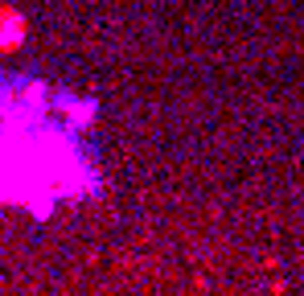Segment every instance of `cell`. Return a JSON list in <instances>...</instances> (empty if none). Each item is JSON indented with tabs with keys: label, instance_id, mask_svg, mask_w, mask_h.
Wrapping results in <instances>:
<instances>
[{
	"label": "cell",
	"instance_id": "cell-1",
	"mask_svg": "<svg viewBox=\"0 0 304 296\" xmlns=\"http://www.w3.org/2000/svg\"><path fill=\"white\" fill-rule=\"evenodd\" d=\"M25 41V17L17 9H0V50H9V45H21Z\"/></svg>",
	"mask_w": 304,
	"mask_h": 296
}]
</instances>
